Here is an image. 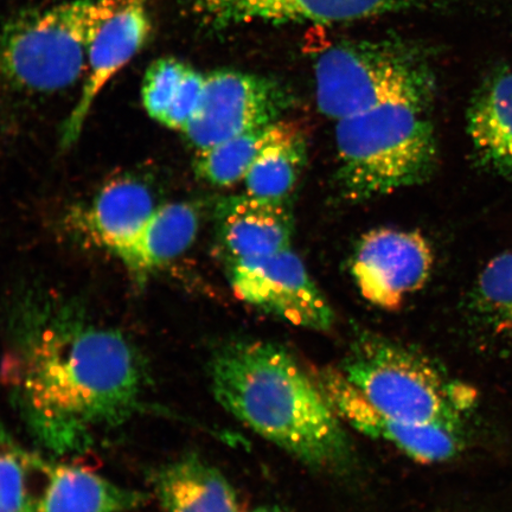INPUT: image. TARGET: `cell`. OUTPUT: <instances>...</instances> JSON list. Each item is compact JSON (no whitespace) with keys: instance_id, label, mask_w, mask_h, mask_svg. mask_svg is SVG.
<instances>
[{"instance_id":"5bb4252c","label":"cell","mask_w":512,"mask_h":512,"mask_svg":"<svg viewBox=\"0 0 512 512\" xmlns=\"http://www.w3.org/2000/svg\"><path fill=\"white\" fill-rule=\"evenodd\" d=\"M156 208L146 185L120 178L106 184L76 221L83 235L121 260Z\"/></svg>"},{"instance_id":"7402d4cb","label":"cell","mask_w":512,"mask_h":512,"mask_svg":"<svg viewBox=\"0 0 512 512\" xmlns=\"http://www.w3.org/2000/svg\"><path fill=\"white\" fill-rule=\"evenodd\" d=\"M472 307L490 329L512 336V252L497 255L480 272Z\"/></svg>"},{"instance_id":"cb8c5ba5","label":"cell","mask_w":512,"mask_h":512,"mask_svg":"<svg viewBox=\"0 0 512 512\" xmlns=\"http://www.w3.org/2000/svg\"><path fill=\"white\" fill-rule=\"evenodd\" d=\"M252 512H286L279 507H273V505H267V507H260L253 510Z\"/></svg>"},{"instance_id":"d4e9b609","label":"cell","mask_w":512,"mask_h":512,"mask_svg":"<svg viewBox=\"0 0 512 512\" xmlns=\"http://www.w3.org/2000/svg\"><path fill=\"white\" fill-rule=\"evenodd\" d=\"M5 431L3 430L2 427H0V435H2Z\"/></svg>"},{"instance_id":"8fae6325","label":"cell","mask_w":512,"mask_h":512,"mask_svg":"<svg viewBox=\"0 0 512 512\" xmlns=\"http://www.w3.org/2000/svg\"><path fill=\"white\" fill-rule=\"evenodd\" d=\"M428 0H196L216 29L264 24H337L420 8Z\"/></svg>"},{"instance_id":"e0dca14e","label":"cell","mask_w":512,"mask_h":512,"mask_svg":"<svg viewBox=\"0 0 512 512\" xmlns=\"http://www.w3.org/2000/svg\"><path fill=\"white\" fill-rule=\"evenodd\" d=\"M467 134L478 163L512 177V70L486 78L467 110Z\"/></svg>"},{"instance_id":"277c9868","label":"cell","mask_w":512,"mask_h":512,"mask_svg":"<svg viewBox=\"0 0 512 512\" xmlns=\"http://www.w3.org/2000/svg\"><path fill=\"white\" fill-rule=\"evenodd\" d=\"M123 0H70L0 29V76L21 91H62L87 72L95 37Z\"/></svg>"},{"instance_id":"7a4b0ae2","label":"cell","mask_w":512,"mask_h":512,"mask_svg":"<svg viewBox=\"0 0 512 512\" xmlns=\"http://www.w3.org/2000/svg\"><path fill=\"white\" fill-rule=\"evenodd\" d=\"M209 375L217 402L260 437L318 469L349 465L343 421L310 371L280 345H224L211 358Z\"/></svg>"},{"instance_id":"7c38bea8","label":"cell","mask_w":512,"mask_h":512,"mask_svg":"<svg viewBox=\"0 0 512 512\" xmlns=\"http://www.w3.org/2000/svg\"><path fill=\"white\" fill-rule=\"evenodd\" d=\"M151 32L147 0H123L119 9L102 25L89 51L87 78L80 98L62 128L63 149L78 142L102 89L143 49Z\"/></svg>"},{"instance_id":"9a60e30c","label":"cell","mask_w":512,"mask_h":512,"mask_svg":"<svg viewBox=\"0 0 512 512\" xmlns=\"http://www.w3.org/2000/svg\"><path fill=\"white\" fill-rule=\"evenodd\" d=\"M150 480L163 512H240L233 485L198 454L160 465Z\"/></svg>"},{"instance_id":"30bf717a","label":"cell","mask_w":512,"mask_h":512,"mask_svg":"<svg viewBox=\"0 0 512 512\" xmlns=\"http://www.w3.org/2000/svg\"><path fill=\"white\" fill-rule=\"evenodd\" d=\"M338 418L368 437L386 441L420 463L445 462L463 447L462 424H407L371 403L335 368L312 369Z\"/></svg>"},{"instance_id":"ffe728a7","label":"cell","mask_w":512,"mask_h":512,"mask_svg":"<svg viewBox=\"0 0 512 512\" xmlns=\"http://www.w3.org/2000/svg\"><path fill=\"white\" fill-rule=\"evenodd\" d=\"M279 121L197 151L194 160L197 176L221 188L243 182L256 157L271 142Z\"/></svg>"},{"instance_id":"9c48e42d","label":"cell","mask_w":512,"mask_h":512,"mask_svg":"<svg viewBox=\"0 0 512 512\" xmlns=\"http://www.w3.org/2000/svg\"><path fill=\"white\" fill-rule=\"evenodd\" d=\"M434 253L419 230L377 228L358 241L351 274L364 299L384 310H398L409 294L431 277Z\"/></svg>"},{"instance_id":"ac0fdd59","label":"cell","mask_w":512,"mask_h":512,"mask_svg":"<svg viewBox=\"0 0 512 512\" xmlns=\"http://www.w3.org/2000/svg\"><path fill=\"white\" fill-rule=\"evenodd\" d=\"M200 215L189 203L157 207L121 262L133 277L143 281L149 274L176 260L194 243Z\"/></svg>"},{"instance_id":"8992f818","label":"cell","mask_w":512,"mask_h":512,"mask_svg":"<svg viewBox=\"0 0 512 512\" xmlns=\"http://www.w3.org/2000/svg\"><path fill=\"white\" fill-rule=\"evenodd\" d=\"M341 373L371 405L407 424H462L465 396L424 356L389 339L363 334Z\"/></svg>"},{"instance_id":"d6986e66","label":"cell","mask_w":512,"mask_h":512,"mask_svg":"<svg viewBox=\"0 0 512 512\" xmlns=\"http://www.w3.org/2000/svg\"><path fill=\"white\" fill-rule=\"evenodd\" d=\"M307 160V139L302 126L281 119L271 142L256 157L243 184L246 194L283 202L292 194Z\"/></svg>"},{"instance_id":"5b68a950","label":"cell","mask_w":512,"mask_h":512,"mask_svg":"<svg viewBox=\"0 0 512 512\" xmlns=\"http://www.w3.org/2000/svg\"><path fill=\"white\" fill-rule=\"evenodd\" d=\"M315 76L319 111L335 121L390 102L433 104L430 67L399 41L336 44L318 57Z\"/></svg>"},{"instance_id":"3957f363","label":"cell","mask_w":512,"mask_h":512,"mask_svg":"<svg viewBox=\"0 0 512 512\" xmlns=\"http://www.w3.org/2000/svg\"><path fill=\"white\" fill-rule=\"evenodd\" d=\"M432 104L390 102L336 121L337 185L360 203L427 181L437 164Z\"/></svg>"},{"instance_id":"44dd1931","label":"cell","mask_w":512,"mask_h":512,"mask_svg":"<svg viewBox=\"0 0 512 512\" xmlns=\"http://www.w3.org/2000/svg\"><path fill=\"white\" fill-rule=\"evenodd\" d=\"M46 460L22 450L5 432L0 435V512H36Z\"/></svg>"},{"instance_id":"52a82bcc","label":"cell","mask_w":512,"mask_h":512,"mask_svg":"<svg viewBox=\"0 0 512 512\" xmlns=\"http://www.w3.org/2000/svg\"><path fill=\"white\" fill-rule=\"evenodd\" d=\"M293 95L268 76L221 69L206 74L200 105L183 134L196 151L277 123Z\"/></svg>"},{"instance_id":"ba28073f","label":"cell","mask_w":512,"mask_h":512,"mask_svg":"<svg viewBox=\"0 0 512 512\" xmlns=\"http://www.w3.org/2000/svg\"><path fill=\"white\" fill-rule=\"evenodd\" d=\"M228 277L235 296L285 322L315 331H328L334 311L292 251L267 258L228 262Z\"/></svg>"},{"instance_id":"6da1fadb","label":"cell","mask_w":512,"mask_h":512,"mask_svg":"<svg viewBox=\"0 0 512 512\" xmlns=\"http://www.w3.org/2000/svg\"><path fill=\"white\" fill-rule=\"evenodd\" d=\"M10 323L3 380L38 445L85 452L146 411L149 370L123 332L37 298L19 303Z\"/></svg>"},{"instance_id":"603a6c76","label":"cell","mask_w":512,"mask_h":512,"mask_svg":"<svg viewBox=\"0 0 512 512\" xmlns=\"http://www.w3.org/2000/svg\"><path fill=\"white\" fill-rule=\"evenodd\" d=\"M190 64L176 57H162L147 68L142 88L143 106L153 120L162 121L181 94L191 70Z\"/></svg>"},{"instance_id":"4fadbf2b","label":"cell","mask_w":512,"mask_h":512,"mask_svg":"<svg viewBox=\"0 0 512 512\" xmlns=\"http://www.w3.org/2000/svg\"><path fill=\"white\" fill-rule=\"evenodd\" d=\"M217 232L228 262L255 260L291 248L293 220L285 203L245 194L217 207Z\"/></svg>"},{"instance_id":"2e32d148","label":"cell","mask_w":512,"mask_h":512,"mask_svg":"<svg viewBox=\"0 0 512 512\" xmlns=\"http://www.w3.org/2000/svg\"><path fill=\"white\" fill-rule=\"evenodd\" d=\"M147 501L145 492L114 484L87 467L47 463L36 512H127Z\"/></svg>"}]
</instances>
